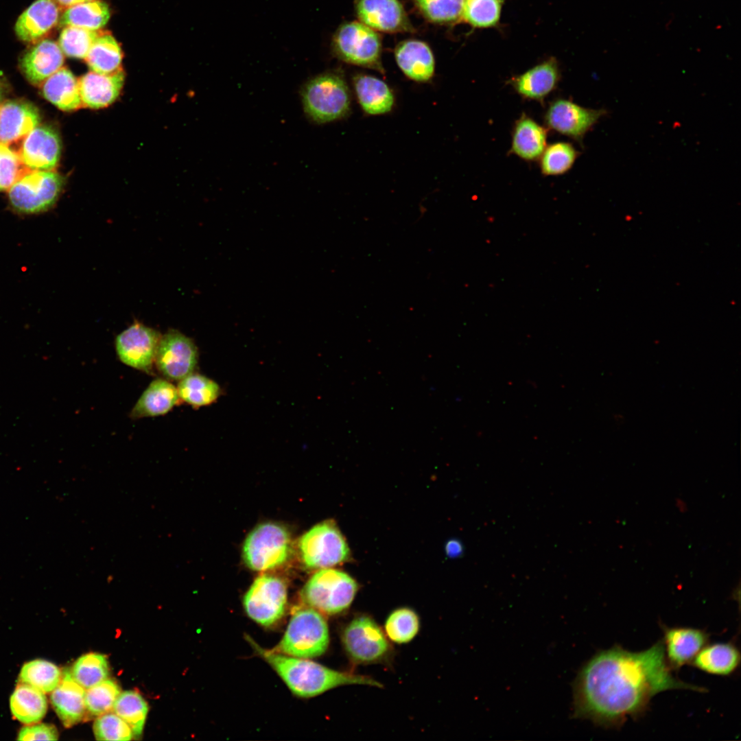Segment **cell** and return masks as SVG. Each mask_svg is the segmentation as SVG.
<instances>
[{"label": "cell", "instance_id": "obj_1", "mask_svg": "<svg viewBox=\"0 0 741 741\" xmlns=\"http://www.w3.org/2000/svg\"><path fill=\"white\" fill-rule=\"evenodd\" d=\"M661 640L639 651L614 646L589 659L573 683V716L604 727H620L647 709L657 694L670 690L705 692L675 677Z\"/></svg>", "mask_w": 741, "mask_h": 741}, {"label": "cell", "instance_id": "obj_2", "mask_svg": "<svg viewBox=\"0 0 741 741\" xmlns=\"http://www.w3.org/2000/svg\"><path fill=\"white\" fill-rule=\"evenodd\" d=\"M246 639L255 652L273 668L292 692L298 696L313 697L344 685L382 686L370 677L335 670L307 659L263 648L249 636H246Z\"/></svg>", "mask_w": 741, "mask_h": 741}, {"label": "cell", "instance_id": "obj_3", "mask_svg": "<svg viewBox=\"0 0 741 741\" xmlns=\"http://www.w3.org/2000/svg\"><path fill=\"white\" fill-rule=\"evenodd\" d=\"M329 644L327 622L309 607H296L285 632L272 651L298 658H314L325 653Z\"/></svg>", "mask_w": 741, "mask_h": 741}, {"label": "cell", "instance_id": "obj_4", "mask_svg": "<svg viewBox=\"0 0 741 741\" xmlns=\"http://www.w3.org/2000/svg\"><path fill=\"white\" fill-rule=\"evenodd\" d=\"M305 114L317 124L342 119L351 109L348 85L339 72L320 74L306 83L301 92Z\"/></svg>", "mask_w": 741, "mask_h": 741}, {"label": "cell", "instance_id": "obj_5", "mask_svg": "<svg viewBox=\"0 0 741 741\" xmlns=\"http://www.w3.org/2000/svg\"><path fill=\"white\" fill-rule=\"evenodd\" d=\"M358 590L356 580L347 573L324 568L315 572L301 591L303 605L322 615H334L347 610Z\"/></svg>", "mask_w": 741, "mask_h": 741}, {"label": "cell", "instance_id": "obj_6", "mask_svg": "<svg viewBox=\"0 0 741 741\" xmlns=\"http://www.w3.org/2000/svg\"><path fill=\"white\" fill-rule=\"evenodd\" d=\"M291 538L283 526L266 522L256 526L246 538L242 556L252 570L265 572L283 565L291 552Z\"/></svg>", "mask_w": 741, "mask_h": 741}, {"label": "cell", "instance_id": "obj_7", "mask_svg": "<svg viewBox=\"0 0 741 741\" xmlns=\"http://www.w3.org/2000/svg\"><path fill=\"white\" fill-rule=\"evenodd\" d=\"M298 547L303 563L309 569L333 567L351 557L344 537L331 520L310 528L300 538Z\"/></svg>", "mask_w": 741, "mask_h": 741}, {"label": "cell", "instance_id": "obj_8", "mask_svg": "<svg viewBox=\"0 0 741 741\" xmlns=\"http://www.w3.org/2000/svg\"><path fill=\"white\" fill-rule=\"evenodd\" d=\"M331 47L336 56L345 62L384 72L380 36L361 22L342 24L333 36Z\"/></svg>", "mask_w": 741, "mask_h": 741}, {"label": "cell", "instance_id": "obj_9", "mask_svg": "<svg viewBox=\"0 0 741 741\" xmlns=\"http://www.w3.org/2000/svg\"><path fill=\"white\" fill-rule=\"evenodd\" d=\"M64 185V178L53 170L31 171L9 189V201L19 213H41L54 205Z\"/></svg>", "mask_w": 741, "mask_h": 741}, {"label": "cell", "instance_id": "obj_10", "mask_svg": "<svg viewBox=\"0 0 741 741\" xmlns=\"http://www.w3.org/2000/svg\"><path fill=\"white\" fill-rule=\"evenodd\" d=\"M342 642L349 659L357 664L384 661L391 650L386 633L367 615H356L346 625Z\"/></svg>", "mask_w": 741, "mask_h": 741}, {"label": "cell", "instance_id": "obj_11", "mask_svg": "<svg viewBox=\"0 0 741 741\" xmlns=\"http://www.w3.org/2000/svg\"><path fill=\"white\" fill-rule=\"evenodd\" d=\"M287 600L285 583L281 578L263 574L257 577L243 598L247 615L255 622L270 626L284 615Z\"/></svg>", "mask_w": 741, "mask_h": 741}, {"label": "cell", "instance_id": "obj_12", "mask_svg": "<svg viewBox=\"0 0 741 741\" xmlns=\"http://www.w3.org/2000/svg\"><path fill=\"white\" fill-rule=\"evenodd\" d=\"M198 358L194 342L176 329L161 336L154 363L159 373L168 380H181L192 373Z\"/></svg>", "mask_w": 741, "mask_h": 741}, {"label": "cell", "instance_id": "obj_13", "mask_svg": "<svg viewBox=\"0 0 741 741\" xmlns=\"http://www.w3.org/2000/svg\"><path fill=\"white\" fill-rule=\"evenodd\" d=\"M161 336L157 330L135 322L116 337L117 354L127 366L150 373Z\"/></svg>", "mask_w": 741, "mask_h": 741}, {"label": "cell", "instance_id": "obj_14", "mask_svg": "<svg viewBox=\"0 0 741 741\" xmlns=\"http://www.w3.org/2000/svg\"><path fill=\"white\" fill-rule=\"evenodd\" d=\"M605 113L604 109L587 108L568 99H558L549 106L545 121L549 128L581 141Z\"/></svg>", "mask_w": 741, "mask_h": 741}, {"label": "cell", "instance_id": "obj_15", "mask_svg": "<svg viewBox=\"0 0 741 741\" xmlns=\"http://www.w3.org/2000/svg\"><path fill=\"white\" fill-rule=\"evenodd\" d=\"M19 156L32 171H52L58 164L61 143L58 132L51 126H37L23 139Z\"/></svg>", "mask_w": 741, "mask_h": 741}, {"label": "cell", "instance_id": "obj_16", "mask_svg": "<svg viewBox=\"0 0 741 741\" xmlns=\"http://www.w3.org/2000/svg\"><path fill=\"white\" fill-rule=\"evenodd\" d=\"M361 23L375 31L411 32L414 28L399 0H356Z\"/></svg>", "mask_w": 741, "mask_h": 741}, {"label": "cell", "instance_id": "obj_17", "mask_svg": "<svg viewBox=\"0 0 741 741\" xmlns=\"http://www.w3.org/2000/svg\"><path fill=\"white\" fill-rule=\"evenodd\" d=\"M663 644L666 659L672 670L691 663L700 650L708 643L709 634L691 627H667L662 625Z\"/></svg>", "mask_w": 741, "mask_h": 741}, {"label": "cell", "instance_id": "obj_18", "mask_svg": "<svg viewBox=\"0 0 741 741\" xmlns=\"http://www.w3.org/2000/svg\"><path fill=\"white\" fill-rule=\"evenodd\" d=\"M38 109L22 99L3 102L0 105V143L10 145L24 139L40 123Z\"/></svg>", "mask_w": 741, "mask_h": 741}, {"label": "cell", "instance_id": "obj_19", "mask_svg": "<svg viewBox=\"0 0 741 741\" xmlns=\"http://www.w3.org/2000/svg\"><path fill=\"white\" fill-rule=\"evenodd\" d=\"M64 54L59 45L49 39L42 40L27 51L20 60L21 70L33 85L41 86L62 67Z\"/></svg>", "mask_w": 741, "mask_h": 741}, {"label": "cell", "instance_id": "obj_20", "mask_svg": "<svg viewBox=\"0 0 741 741\" xmlns=\"http://www.w3.org/2000/svg\"><path fill=\"white\" fill-rule=\"evenodd\" d=\"M124 80L122 69L110 74L91 71L82 75L78 80L82 106L98 109L110 105L119 97Z\"/></svg>", "mask_w": 741, "mask_h": 741}, {"label": "cell", "instance_id": "obj_21", "mask_svg": "<svg viewBox=\"0 0 741 741\" xmlns=\"http://www.w3.org/2000/svg\"><path fill=\"white\" fill-rule=\"evenodd\" d=\"M559 79L558 63L551 58L513 78L510 84L523 98L542 102L554 90Z\"/></svg>", "mask_w": 741, "mask_h": 741}, {"label": "cell", "instance_id": "obj_22", "mask_svg": "<svg viewBox=\"0 0 741 741\" xmlns=\"http://www.w3.org/2000/svg\"><path fill=\"white\" fill-rule=\"evenodd\" d=\"M85 690L64 670L58 686L51 692V702L65 727H71L86 718Z\"/></svg>", "mask_w": 741, "mask_h": 741}, {"label": "cell", "instance_id": "obj_23", "mask_svg": "<svg viewBox=\"0 0 741 741\" xmlns=\"http://www.w3.org/2000/svg\"><path fill=\"white\" fill-rule=\"evenodd\" d=\"M59 22V7L54 0H36L19 17L17 36L25 42L36 40Z\"/></svg>", "mask_w": 741, "mask_h": 741}, {"label": "cell", "instance_id": "obj_24", "mask_svg": "<svg viewBox=\"0 0 741 741\" xmlns=\"http://www.w3.org/2000/svg\"><path fill=\"white\" fill-rule=\"evenodd\" d=\"M395 58L403 73L414 81L425 82L433 77L434 58L424 42L416 40L401 42L395 49Z\"/></svg>", "mask_w": 741, "mask_h": 741}, {"label": "cell", "instance_id": "obj_25", "mask_svg": "<svg viewBox=\"0 0 741 741\" xmlns=\"http://www.w3.org/2000/svg\"><path fill=\"white\" fill-rule=\"evenodd\" d=\"M177 388L169 381L156 379L143 392L131 412L132 419L163 415L178 404Z\"/></svg>", "mask_w": 741, "mask_h": 741}, {"label": "cell", "instance_id": "obj_26", "mask_svg": "<svg viewBox=\"0 0 741 741\" xmlns=\"http://www.w3.org/2000/svg\"><path fill=\"white\" fill-rule=\"evenodd\" d=\"M547 131L526 115L515 121L510 152L521 159L532 161L539 158L546 148Z\"/></svg>", "mask_w": 741, "mask_h": 741}, {"label": "cell", "instance_id": "obj_27", "mask_svg": "<svg viewBox=\"0 0 741 741\" xmlns=\"http://www.w3.org/2000/svg\"><path fill=\"white\" fill-rule=\"evenodd\" d=\"M353 86L358 102L366 113L382 115L393 108V93L383 80L370 75L357 74L353 78Z\"/></svg>", "mask_w": 741, "mask_h": 741}, {"label": "cell", "instance_id": "obj_28", "mask_svg": "<svg viewBox=\"0 0 741 741\" xmlns=\"http://www.w3.org/2000/svg\"><path fill=\"white\" fill-rule=\"evenodd\" d=\"M41 86L45 98L62 110L72 111L83 106L79 80L65 67L58 70Z\"/></svg>", "mask_w": 741, "mask_h": 741}, {"label": "cell", "instance_id": "obj_29", "mask_svg": "<svg viewBox=\"0 0 741 741\" xmlns=\"http://www.w3.org/2000/svg\"><path fill=\"white\" fill-rule=\"evenodd\" d=\"M740 654L731 642L705 645L692 661V666L707 673L729 676L739 666Z\"/></svg>", "mask_w": 741, "mask_h": 741}, {"label": "cell", "instance_id": "obj_30", "mask_svg": "<svg viewBox=\"0 0 741 741\" xmlns=\"http://www.w3.org/2000/svg\"><path fill=\"white\" fill-rule=\"evenodd\" d=\"M10 706L12 715L18 720L25 725H33L45 716L47 701L41 691L19 682L10 697Z\"/></svg>", "mask_w": 741, "mask_h": 741}, {"label": "cell", "instance_id": "obj_31", "mask_svg": "<svg viewBox=\"0 0 741 741\" xmlns=\"http://www.w3.org/2000/svg\"><path fill=\"white\" fill-rule=\"evenodd\" d=\"M122 58V50L117 41L109 32L104 31L93 42L84 60L91 71L110 74L121 69Z\"/></svg>", "mask_w": 741, "mask_h": 741}, {"label": "cell", "instance_id": "obj_32", "mask_svg": "<svg viewBox=\"0 0 741 741\" xmlns=\"http://www.w3.org/2000/svg\"><path fill=\"white\" fill-rule=\"evenodd\" d=\"M109 18L108 4L102 0H91L66 9L59 23L64 27L75 26L98 30L107 23Z\"/></svg>", "mask_w": 741, "mask_h": 741}, {"label": "cell", "instance_id": "obj_33", "mask_svg": "<svg viewBox=\"0 0 741 741\" xmlns=\"http://www.w3.org/2000/svg\"><path fill=\"white\" fill-rule=\"evenodd\" d=\"M177 390L180 400L193 407L210 405L220 394V386L216 382L204 375L193 373L180 380Z\"/></svg>", "mask_w": 741, "mask_h": 741}, {"label": "cell", "instance_id": "obj_34", "mask_svg": "<svg viewBox=\"0 0 741 741\" xmlns=\"http://www.w3.org/2000/svg\"><path fill=\"white\" fill-rule=\"evenodd\" d=\"M62 677L60 668L54 663L35 659L25 663L19 674V682L30 685L45 693L51 692Z\"/></svg>", "mask_w": 741, "mask_h": 741}, {"label": "cell", "instance_id": "obj_35", "mask_svg": "<svg viewBox=\"0 0 741 741\" xmlns=\"http://www.w3.org/2000/svg\"><path fill=\"white\" fill-rule=\"evenodd\" d=\"M112 710L130 726L133 735L141 736L146 720L148 707L146 701L139 692L133 690L121 692Z\"/></svg>", "mask_w": 741, "mask_h": 741}, {"label": "cell", "instance_id": "obj_36", "mask_svg": "<svg viewBox=\"0 0 741 741\" xmlns=\"http://www.w3.org/2000/svg\"><path fill=\"white\" fill-rule=\"evenodd\" d=\"M70 672L73 679L87 690L108 678L107 657L96 652L84 654L75 661Z\"/></svg>", "mask_w": 741, "mask_h": 741}, {"label": "cell", "instance_id": "obj_37", "mask_svg": "<svg viewBox=\"0 0 741 741\" xmlns=\"http://www.w3.org/2000/svg\"><path fill=\"white\" fill-rule=\"evenodd\" d=\"M419 628L418 615L408 607H401L392 611L384 624L388 639L399 644L412 641L417 635Z\"/></svg>", "mask_w": 741, "mask_h": 741}, {"label": "cell", "instance_id": "obj_38", "mask_svg": "<svg viewBox=\"0 0 741 741\" xmlns=\"http://www.w3.org/2000/svg\"><path fill=\"white\" fill-rule=\"evenodd\" d=\"M579 153L567 142H556L546 146L539 158L540 167L545 176H558L569 171Z\"/></svg>", "mask_w": 741, "mask_h": 741}, {"label": "cell", "instance_id": "obj_39", "mask_svg": "<svg viewBox=\"0 0 741 741\" xmlns=\"http://www.w3.org/2000/svg\"><path fill=\"white\" fill-rule=\"evenodd\" d=\"M504 0H464L462 17L474 27L495 26L499 20Z\"/></svg>", "mask_w": 741, "mask_h": 741}, {"label": "cell", "instance_id": "obj_40", "mask_svg": "<svg viewBox=\"0 0 741 741\" xmlns=\"http://www.w3.org/2000/svg\"><path fill=\"white\" fill-rule=\"evenodd\" d=\"M120 693L119 685L108 679L85 690L86 717H97L112 710Z\"/></svg>", "mask_w": 741, "mask_h": 741}, {"label": "cell", "instance_id": "obj_41", "mask_svg": "<svg viewBox=\"0 0 741 741\" xmlns=\"http://www.w3.org/2000/svg\"><path fill=\"white\" fill-rule=\"evenodd\" d=\"M103 32L67 26L60 33L58 45L66 56L84 59L93 42Z\"/></svg>", "mask_w": 741, "mask_h": 741}, {"label": "cell", "instance_id": "obj_42", "mask_svg": "<svg viewBox=\"0 0 741 741\" xmlns=\"http://www.w3.org/2000/svg\"><path fill=\"white\" fill-rule=\"evenodd\" d=\"M416 7L428 21L451 23L462 17L464 0H412Z\"/></svg>", "mask_w": 741, "mask_h": 741}, {"label": "cell", "instance_id": "obj_43", "mask_svg": "<svg viewBox=\"0 0 741 741\" xmlns=\"http://www.w3.org/2000/svg\"><path fill=\"white\" fill-rule=\"evenodd\" d=\"M32 170L22 161L19 152L0 143V192L9 189Z\"/></svg>", "mask_w": 741, "mask_h": 741}, {"label": "cell", "instance_id": "obj_44", "mask_svg": "<svg viewBox=\"0 0 741 741\" xmlns=\"http://www.w3.org/2000/svg\"><path fill=\"white\" fill-rule=\"evenodd\" d=\"M93 733L97 740L126 741L131 740L133 736L130 726L113 711L97 717Z\"/></svg>", "mask_w": 741, "mask_h": 741}, {"label": "cell", "instance_id": "obj_45", "mask_svg": "<svg viewBox=\"0 0 741 741\" xmlns=\"http://www.w3.org/2000/svg\"><path fill=\"white\" fill-rule=\"evenodd\" d=\"M58 732L55 726L50 724L28 725L21 729L19 740H57Z\"/></svg>", "mask_w": 741, "mask_h": 741}, {"label": "cell", "instance_id": "obj_46", "mask_svg": "<svg viewBox=\"0 0 741 741\" xmlns=\"http://www.w3.org/2000/svg\"><path fill=\"white\" fill-rule=\"evenodd\" d=\"M446 551L450 557H457L462 553V547L457 540H451L446 545Z\"/></svg>", "mask_w": 741, "mask_h": 741}, {"label": "cell", "instance_id": "obj_47", "mask_svg": "<svg viewBox=\"0 0 741 741\" xmlns=\"http://www.w3.org/2000/svg\"><path fill=\"white\" fill-rule=\"evenodd\" d=\"M58 7L67 9L73 5L91 0H54Z\"/></svg>", "mask_w": 741, "mask_h": 741}, {"label": "cell", "instance_id": "obj_48", "mask_svg": "<svg viewBox=\"0 0 741 741\" xmlns=\"http://www.w3.org/2000/svg\"><path fill=\"white\" fill-rule=\"evenodd\" d=\"M5 86L0 79V105L3 102V99L5 95Z\"/></svg>", "mask_w": 741, "mask_h": 741}]
</instances>
